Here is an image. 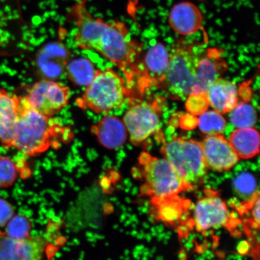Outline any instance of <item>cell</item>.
I'll use <instances>...</instances> for the list:
<instances>
[{
  "label": "cell",
  "mask_w": 260,
  "mask_h": 260,
  "mask_svg": "<svg viewBox=\"0 0 260 260\" xmlns=\"http://www.w3.org/2000/svg\"><path fill=\"white\" fill-rule=\"evenodd\" d=\"M98 141L108 149H116L124 145L127 131L124 123L115 116H106L91 128Z\"/></svg>",
  "instance_id": "cell-16"
},
{
  "label": "cell",
  "mask_w": 260,
  "mask_h": 260,
  "mask_svg": "<svg viewBox=\"0 0 260 260\" xmlns=\"http://www.w3.org/2000/svg\"><path fill=\"white\" fill-rule=\"evenodd\" d=\"M161 152L185 183L196 188L203 183L208 167L201 143L175 138L165 144Z\"/></svg>",
  "instance_id": "cell-6"
},
{
  "label": "cell",
  "mask_w": 260,
  "mask_h": 260,
  "mask_svg": "<svg viewBox=\"0 0 260 260\" xmlns=\"http://www.w3.org/2000/svg\"><path fill=\"white\" fill-rule=\"evenodd\" d=\"M18 177V168L12 159L0 156V188L11 187Z\"/></svg>",
  "instance_id": "cell-24"
},
{
  "label": "cell",
  "mask_w": 260,
  "mask_h": 260,
  "mask_svg": "<svg viewBox=\"0 0 260 260\" xmlns=\"http://www.w3.org/2000/svg\"><path fill=\"white\" fill-rule=\"evenodd\" d=\"M231 220L232 215L225 201L212 190H207L195 204L193 223L198 232L226 226Z\"/></svg>",
  "instance_id": "cell-9"
},
{
  "label": "cell",
  "mask_w": 260,
  "mask_h": 260,
  "mask_svg": "<svg viewBox=\"0 0 260 260\" xmlns=\"http://www.w3.org/2000/svg\"><path fill=\"white\" fill-rule=\"evenodd\" d=\"M169 60L170 52L161 42L143 52L133 74L129 96L133 90L143 94L151 87H159L167 73Z\"/></svg>",
  "instance_id": "cell-7"
},
{
  "label": "cell",
  "mask_w": 260,
  "mask_h": 260,
  "mask_svg": "<svg viewBox=\"0 0 260 260\" xmlns=\"http://www.w3.org/2000/svg\"><path fill=\"white\" fill-rule=\"evenodd\" d=\"M45 248L41 237L16 239L0 230V260H42Z\"/></svg>",
  "instance_id": "cell-11"
},
{
  "label": "cell",
  "mask_w": 260,
  "mask_h": 260,
  "mask_svg": "<svg viewBox=\"0 0 260 260\" xmlns=\"http://www.w3.org/2000/svg\"><path fill=\"white\" fill-rule=\"evenodd\" d=\"M5 227V233L12 238L24 239L30 237L31 223L27 217L22 214H15Z\"/></svg>",
  "instance_id": "cell-23"
},
{
  "label": "cell",
  "mask_w": 260,
  "mask_h": 260,
  "mask_svg": "<svg viewBox=\"0 0 260 260\" xmlns=\"http://www.w3.org/2000/svg\"><path fill=\"white\" fill-rule=\"evenodd\" d=\"M223 55L222 49H205L198 64L196 79L191 93L206 92L211 84L226 72L229 66Z\"/></svg>",
  "instance_id": "cell-13"
},
{
  "label": "cell",
  "mask_w": 260,
  "mask_h": 260,
  "mask_svg": "<svg viewBox=\"0 0 260 260\" xmlns=\"http://www.w3.org/2000/svg\"><path fill=\"white\" fill-rule=\"evenodd\" d=\"M71 90L66 85L49 80L35 83L26 95L27 105L45 116L52 117L68 105Z\"/></svg>",
  "instance_id": "cell-8"
},
{
  "label": "cell",
  "mask_w": 260,
  "mask_h": 260,
  "mask_svg": "<svg viewBox=\"0 0 260 260\" xmlns=\"http://www.w3.org/2000/svg\"><path fill=\"white\" fill-rule=\"evenodd\" d=\"M230 113V121L237 129L253 128L256 124L255 110L248 103L239 104Z\"/></svg>",
  "instance_id": "cell-22"
},
{
  "label": "cell",
  "mask_w": 260,
  "mask_h": 260,
  "mask_svg": "<svg viewBox=\"0 0 260 260\" xmlns=\"http://www.w3.org/2000/svg\"><path fill=\"white\" fill-rule=\"evenodd\" d=\"M19 96L0 87V142L3 148H13V139L18 118Z\"/></svg>",
  "instance_id": "cell-15"
},
{
  "label": "cell",
  "mask_w": 260,
  "mask_h": 260,
  "mask_svg": "<svg viewBox=\"0 0 260 260\" xmlns=\"http://www.w3.org/2000/svg\"><path fill=\"white\" fill-rule=\"evenodd\" d=\"M15 215V209L8 201L0 198V229L6 226Z\"/></svg>",
  "instance_id": "cell-27"
},
{
  "label": "cell",
  "mask_w": 260,
  "mask_h": 260,
  "mask_svg": "<svg viewBox=\"0 0 260 260\" xmlns=\"http://www.w3.org/2000/svg\"><path fill=\"white\" fill-rule=\"evenodd\" d=\"M198 125L204 134L208 136L219 135L225 131L226 122L222 114L215 110H210L200 115Z\"/></svg>",
  "instance_id": "cell-21"
},
{
  "label": "cell",
  "mask_w": 260,
  "mask_h": 260,
  "mask_svg": "<svg viewBox=\"0 0 260 260\" xmlns=\"http://www.w3.org/2000/svg\"><path fill=\"white\" fill-rule=\"evenodd\" d=\"M205 50L203 43L180 39L170 52L167 73L159 87L174 99L185 100L193 92L198 62Z\"/></svg>",
  "instance_id": "cell-3"
},
{
  "label": "cell",
  "mask_w": 260,
  "mask_h": 260,
  "mask_svg": "<svg viewBox=\"0 0 260 260\" xmlns=\"http://www.w3.org/2000/svg\"><path fill=\"white\" fill-rule=\"evenodd\" d=\"M229 142L239 158L250 159L259 154V135L255 128L236 129Z\"/></svg>",
  "instance_id": "cell-19"
},
{
  "label": "cell",
  "mask_w": 260,
  "mask_h": 260,
  "mask_svg": "<svg viewBox=\"0 0 260 260\" xmlns=\"http://www.w3.org/2000/svg\"><path fill=\"white\" fill-rule=\"evenodd\" d=\"M201 144L207 167L214 171H229L239 161L229 141L222 135L207 136Z\"/></svg>",
  "instance_id": "cell-12"
},
{
  "label": "cell",
  "mask_w": 260,
  "mask_h": 260,
  "mask_svg": "<svg viewBox=\"0 0 260 260\" xmlns=\"http://www.w3.org/2000/svg\"><path fill=\"white\" fill-rule=\"evenodd\" d=\"M129 91L126 81L115 70H96L82 95L76 100L80 109L95 113H109L121 108Z\"/></svg>",
  "instance_id": "cell-4"
},
{
  "label": "cell",
  "mask_w": 260,
  "mask_h": 260,
  "mask_svg": "<svg viewBox=\"0 0 260 260\" xmlns=\"http://www.w3.org/2000/svg\"><path fill=\"white\" fill-rule=\"evenodd\" d=\"M96 70L89 60L80 58L68 65V77L76 86L86 87L92 80Z\"/></svg>",
  "instance_id": "cell-20"
},
{
  "label": "cell",
  "mask_w": 260,
  "mask_h": 260,
  "mask_svg": "<svg viewBox=\"0 0 260 260\" xmlns=\"http://www.w3.org/2000/svg\"><path fill=\"white\" fill-rule=\"evenodd\" d=\"M202 12L194 3L183 2L172 8L168 16L171 28L181 37H187L199 31L203 27Z\"/></svg>",
  "instance_id": "cell-14"
},
{
  "label": "cell",
  "mask_w": 260,
  "mask_h": 260,
  "mask_svg": "<svg viewBox=\"0 0 260 260\" xmlns=\"http://www.w3.org/2000/svg\"><path fill=\"white\" fill-rule=\"evenodd\" d=\"M139 164L144 180L142 193L150 197V201L178 196L194 188L182 180L167 158L155 157L145 152L140 156Z\"/></svg>",
  "instance_id": "cell-5"
},
{
  "label": "cell",
  "mask_w": 260,
  "mask_h": 260,
  "mask_svg": "<svg viewBox=\"0 0 260 260\" xmlns=\"http://www.w3.org/2000/svg\"><path fill=\"white\" fill-rule=\"evenodd\" d=\"M72 138L71 130L29 107L19 96V110L13 148L26 155L37 156Z\"/></svg>",
  "instance_id": "cell-2"
},
{
  "label": "cell",
  "mask_w": 260,
  "mask_h": 260,
  "mask_svg": "<svg viewBox=\"0 0 260 260\" xmlns=\"http://www.w3.org/2000/svg\"><path fill=\"white\" fill-rule=\"evenodd\" d=\"M233 184L236 192L242 196L251 197L256 191V179L250 172H242L237 175Z\"/></svg>",
  "instance_id": "cell-25"
},
{
  "label": "cell",
  "mask_w": 260,
  "mask_h": 260,
  "mask_svg": "<svg viewBox=\"0 0 260 260\" xmlns=\"http://www.w3.org/2000/svg\"><path fill=\"white\" fill-rule=\"evenodd\" d=\"M187 256L186 251L184 250H181L180 253H179L178 260H187Z\"/></svg>",
  "instance_id": "cell-28"
},
{
  "label": "cell",
  "mask_w": 260,
  "mask_h": 260,
  "mask_svg": "<svg viewBox=\"0 0 260 260\" xmlns=\"http://www.w3.org/2000/svg\"><path fill=\"white\" fill-rule=\"evenodd\" d=\"M186 100V109L193 116L202 115L210 106L206 92L191 93Z\"/></svg>",
  "instance_id": "cell-26"
},
{
  "label": "cell",
  "mask_w": 260,
  "mask_h": 260,
  "mask_svg": "<svg viewBox=\"0 0 260 260\" xmlns=\"http://www.w3.org/2000/svg\"><path fill=\"white\" fill-rule=\"evenodd\" d=\"M130 141L138 145L150 137L160 127V119L153 105L146 102L133 104L123 118Z\"/></svg>",
  "instance_id": "cell-10"
},
{
  "label": "cell",
  "mask_w": 260,
  "mask_h": 260,
  "mask_svg": "<svg viewBox=\"0 0 260 260\" xmlns=\"http://www.w3.org/2000/svg\"><path fill=\"white\" fill-rule=\"evenodd\" d=\"M150 202L156 218L171 225L183 218L190 204L180 195Z\"/></svg>",
  "instance_id": "cell-18"
},
{
  "label": "cell",
  "mask_w": 260,
  "mask_h": 260,
  "mask_svg": "<svg viewBox=\"0 0 260 260\" xmlns=\"http://www.w3.org/2000/svg\"><path fill=\"white\" fill-rule=\"evenodd\" d=\"M84 49L97 52L118 67L130 89L136 65L144 51L143 44L133 38L124 22L106 21L95 17L84 42Z\"/></svg>",
  "instance_id": "cell-1"
},
{
  "label": "cell",
  "mask_w": 260,
  "mask_h": 260,
  "mask_svg": "<svg viewBox=\"0 0 260 260\" xmlns=\"http://www.w3.org/2000/svg\"><path fill=\"white\" fill-rule=\"evenodd\" d=\"M209 105L220 114L230 113L238 105L239 94L232 81L219 78L206 91Z\"/></svg>",
  "instance_id": "cell-17"
}]
</instances>
